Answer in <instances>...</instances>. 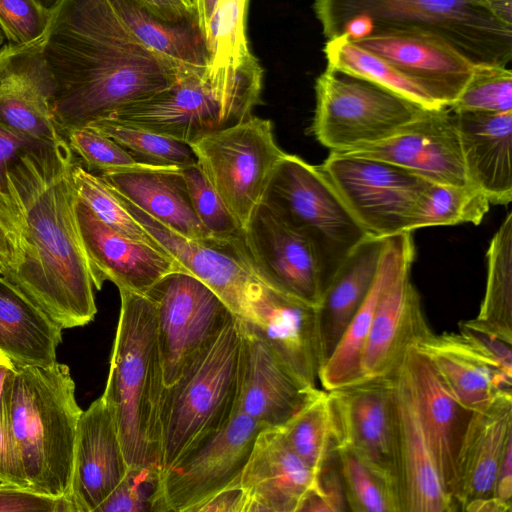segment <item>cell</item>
<instances>
[{"instance_id":"cell-1","label":"cell","mask_w":512,"mask_h":512,"mask_svg":"<svg viewBox=\"0 0 512 512\" xmlns=\"http://www.w3.org/2000/svg\"><path fill=\"white\" fill-rule=\"evenodd\" d=\"M44 53L54 81L52 117L64 138L151 98L192 69L142 44L109 0H61L50 13Z\"/></svg>"},{"instance_id":"cell-2","label":"cell","mask_w":512,"mask_h":512,"mask_svg":"<svg viewBox=\"0 0 512 512\" xmlns=\"http://www.w3.org/2000/svg\"><path fill=\"white\" fill-rule=\"evenodd\" d=\"M77 161L61 137L22 154L8 175L24 222L21 263L1 276L61 329L84 326L97 312L77 220Z\"/></svg>"},{"instance_id":"cell-3","label":"cell","mask_w":512,"mask_h":512,"mask_svg":"<svg viewBox=\"0 0 512 512\" xmlns=\"http://www.w3.org/2000/svg\"><path fill=\"white\" fill-rule=\"evenodd\" d=\"M323 35L385 30L434 34L474 64L512 59V0H314Z\"/></svg>"},{"instance_id":"cell-4","label":"cell","mask_w":512,"mask_h":512,"mask_svg":"<svg viewBox=\"0 0 512 512\" xmlns=\"http://www.w3.org/2000/svg\"><path fill=\"white\" fill-rule=\"evenodd\" d=\"M120 292V313L102 395L117 425L128 466L161 465L165 390L154 307L143 294Z\"/></svg>"},{"instance_id":"cell-5","label":"cell","mask_w":512,"mask_h":512,"mask_svg":"<svg viewBox=\"0 0 512 512\" xmlns=\"http://www.w3.org/2000/svg\"><path fill=\"white\" fill-rule=\"evenodd\" d=\"M3 402L30 488L68 495L82 409L66 364L15 366Z\"/></svg>"},{"instance_id":"cell-6","label":"cell","mask_w":512,"mask_h":512,"mask_svg":"<svg viewBox=\"0 0 512 512\" xmlns=\"http://www.w3.org/2000/svg\"><path fill=\"white\" fill-rule=\"evenodd\" d=\"M262 82L253 54L237 68L186 69L169 88L109 118L191 144L252 116Z\"/></svg>"},{"instance_id":"cell-7","label":"cell","mask_w":512,"mask_h":512,"mask_svg":"<svg viewBox=\"0 0 512 512\" xmlns=\"http://www.w3.org/2000/svg\"><path fill=\"white\" fill-rule=\"evenodd\" d=\"M242 326L231 319L165 387L161 404V466L225 427L237 414Z\"/></svg>"},{"instance_id":"cell-8","label":"cell","mask_w":512,"mask_h":512,"mask_svg":"<svg viewBox=\"0 0 512 512\" xmlns=\"http://www.w3.org/2000/svg\"><path fill=\"white\" fill-rule=\"evenodd\" d=\"M262 203L309 241L323 292L350 253L370 237L319 166L297 155L285 153Z\"/></svg>"},{"instance_id":"cell-9","label":"cell","mask_w":512,"mask_h":512,"mask_svg":"<svg viewBox=\"0 0 512 512\" xmlns=\"http://www.w3.org/2000/svg\"><path fill=\"white\" fill-rule=\"evenodd\" d=\"M312 133L330 152L380 142L427 108L372 82L331 70L315 82Z\"/></svg>"},{"instance_id":"cell-10","label":"cell","mask_w":512,"mask_h":512,"mask_svg":"<svg viewBox=\"0 0 512 512\" xmlns=\"http://www.w3.org/2000/svg\"><path fill=\"white\" fill-rule=\"evenodd\" d=\"M189 145L206 179L245 229L285 155L272 122L250 116Z\"/></svg>"},{"instance_id":"cell-11","label":"cell","mask_w":512,"mask_h":512,"mask_svg":"<svg viewBox=\"0 0 512 512\" xmlns=\"http://www.w3.org/2000/svg\"><path fill=\"white\" fill-rule=\"evenodd\" d=\"M365 232L387 238L410 226L432 182L396 164L330 152L319 165Z\"/></svg>"},{"instance_id":"cell-12","label":"cell","mask_w":512,"mask_h":512,"mask_svg":"<svg viewBox=\"0 0 512 512\" xmlns=\"http://www.w3.org/2000/svg\"><path fill=\"white\" fill-rule=\"evenodd\" d=\"M145 296L154 307L167 387L235 316L207 285L185 271L167 274Z\"/></svg>"},{"instance_id":"cell-13","label":"cell","mask_w":512,"mask_h":512,"mask_svg":"<svg viewBox=\"0 0 512 512\" xmlns=\"http://www.w3.org/2000/svg\"><path fill=\"white\" fill-rule=\"evenodd\" d=\"M394 375L329 390L327 400L335 447L351 448L401 498Z\"/></svg>"},{"instance_id":"cell-14","label":"cell","mask_w":512,"mask_h":512,"mask_svg":"<svg viewBox=\"0 0 512 512\" xmlns=\"http://www.w3.org/2000/svg\"><path fill=\"white\" fill-rule=\"evenodd\" d=\"M114 192L127 210L178 261L185 272L207 285L226 304L235 318L247 323L253 320L255 308L266 285L253 270L244 240L231 242L213 237H184Z\"/></svg>"},{"instance_id":"cell-15","label":"cell","mask_w":512,"mask_h":512,"mask_svg":"<svg viewBox=\"0 0 512 512\" xmlns=\"http://www.w3.org/2000/svg\"><path fill=\"white\" fill-rule=\"evenodd\" d=\"M416 347L428 357L457 402L470 412L512 394L511 344L462 322L457 333H432Z\"/></svg>"},{"instance_id":"cell-16","label":"cell","mask_w":512,"mask_h":512,"mask_svg":"<svg viewBox=\"0 0 512 512\" xmlns=\"http://www.w3.org/2000/svg\"><path fill=\"white\" fill-rule=\"evenodd\" d=\"M265 428L237 413L225 427L163 469L169 511L194 512L217 492L240 483L255 439Z\"/></svg>"},{"instance_id":"cell-17","label":"cell","mask_w":512,"mask_h":512,"mask_svg":"<svg viewBox=\"0 0 512 512\" xmlns=\"http://www.w3.org/2000/svg\"><path fill=\"white\" fill-rule=\"evenodd\" d=\"M340 153L387 161L432 183L471 185L455 114L449 107L427 109L390 137Z\"/></svg>"},{"instance_id":"cell-18","label":"cell","mask_w":512,"mask_h":512,"mask_svg":"<svg viewBox=\"0 0 512 512\" xmlns=\"http://www.w3.org/2000/svg\"><path fill=\"white\" fill-rule=\"evenodd\" d=\"M414 256L415 247L401 257L381 290L363 352L361 381L392 376L408 349L434 333L411 281Z\"/></svg>"},{"instance_id":"cell-19","label":"cell","mask_w":512,"mask_h":512,"mask_svg":"<svg viewBox=\"0 0 512 512\" xmlns=\"http://www.w3.org/2000/svg\"><path fill=\"white\" fill-rule=\"evenodd\" d=\"M244 245L253 270L265 285L319 304L323 284L313 247L264 203L244 229Z\"/></svg>"},{"instance_id":"cell-20","label":"cell","mask_w":512,"mask_h":512,"mask_svg":"<svg viewBox=\"0 0 512 512\" xmlns=\"http://www.w3.org/2000/svg\"><path fill=\"white\" fill-rule=\"evenodd\" d=\"M350 40L387 61L443 107L455 102L475 67L446 41L421 30L374 31Z\"/></svg>"},{"instance_id":"cell-21","label":"cell","mask_w":512,"mask_h":512,"mask_svg":"<svg viewBox=\"0 0 512 512\" xmlns=\"http://www.w3.org/2000/svg\"><path fill=\"white\" fill-rule=\"evenodd\" d=\"M54 81L44 36L0 48V123L30 139L53 143L62 136L52 117Z\"/></svg>"},{"instance_id":"cell-22","label":"cell","mask_w":512,"mask_h":512,"mask_svg":"<svg viewBox=\"0 0 512 512\" xmlns=\"http://www.w3.org/2000/svg\"><path fill=\"white\" fill-rule=\"evenodd\" d=\"M77 220L94 288L105 281L119 290L145 293L161 278L184 271L164 248L125 237L99 220L78 198Z\"/></svg>"},{"instance_id":"cell-23","label":"cell","mask_w":512,"mask_h":512,"mask_svg":"<svg viewBox=\"0 0 512 512\" xmlns=\"http://www.w3.org/2000/svg\"><path fill=\"white\" fill-rule=\"evenodd\" d=\"M237 413L267 428H282L317 392L304 386L268 344L243 322Z\"/></svg>"},{"instance_id":"cell-24","label":"cell","mask_w":512,"mask_h":512,"mask_svg":"<svg viewBox=\"0 0 512 512\" xmlns=\"http://www.w3.org/2000/svg\"><path fill=\"white\" fill-rule=\"evenodd\" d=\"M128 467L117 425L101 396L82 411L78 421L68 493L76 512H95Z\"/></svg>"},{"instance_id":"cell-25","label":"cell","mask_w":512,"mask_h":512,"mask_svg":"<svg viewBox=\"0 0 512 512\" xmlns=\"http://www.w3.org/2000/svg\"><path fill=\"white\" fill-rule=\"evenodd\" d=\"M317 475L288 445L277 428L257 435L242 471L245 512H298L317 487Z\"/></svg>"},{"instance_id":"cell-26","label":"cell","mask_w":512,"mask_h":512,"mask_svg":"<svg viewBox=\"0 0 512 512\" xmlns=\"http://www.w3.org/2000/svg\"><path fill=\"white\" fill-rule=\"evenodd\" d=\"M243 323L304 386L317 388L322 367L317 306L266 285L253 320Z\"/></svg>"},{"instance_id":"cell-27","label":"cell","mask_w":512,"mask_h":512,"mask_svg":"<svg viewBox=\"0 0 512 512\" xmlns=\"http://www.w3.org/2000/svg\"><path fill=\"white\" fill-rule=\"evenodd\" d=\"M400 369L446 490L454 502L456 457L472 412L457 402L428 357L417 347L408 349Z\"/></svg>"},{"instance_id":"cell-28","label":"cell","mask_w":512,"mask_h":512,"mask_svg":"<svg viewBox=\"0 0 512 512\" xmlns=\"http://www.w3.org/2000/svg\"><path fill=\"white\" fill-rule=\"evenodd\" d=\"M394 396L403 512L456 511L400 366L394 375Z\"/></svg>"},{"instance_id":"cell-29","label":"cell","mask_w":512,"mask_h":512,"mask_svg":"<svg viewBox=\"0 0 512 512\" xmlns=\"http://www.w3.org/2000/svg\"><path fill=\"white\" fill-rule=\"evenodd\" d=\"M512 443V394L472 412L456 457L453 499L457 510L472 500L494 496L496 477Z\"/></svg>"},{"instance_id":"cell-30","label":"cell","mask_w":512,"mask_h":512,"mask_svg":"<svg viewBox=\"0 0 512 512\" xmlns=\"http://www.w3.org/2000/svg\"><path fill=\"white\" fill-rule=\"evenodd\" d=\"M453 112L471 185L490 204L508 205L512 200V111Z\"/></svg>"},{"instance_id":"cell-31","label":"cell","mask_w":512,"mask_h":512,"mask_svg":"<svg viewBox=\"0 0 512 512\" xmlns=\"http://www.w3.org/2000/svg\"><path fill=\"white\" fill-rule=\"evenodd\" d=\"M99 175L114 191L174 232L190 239L212 237L192 207L181 168L148 166Z\"/></svg>"},{"instance_id":"cell-32","label":"cell","mask_w":512,"mask_h":512,"mask_svg":"<svg viewBox=\"0 0 512 512\" xmlns=\"http://www.w3.org/2000/svg\"><path fill=\"white\" fill-rule=\"evenodd\" d=\"M385 243L386 238L368 237L362 241L324 290L317 305L322 366L368 295L379 269Z\"/></svg>"},{"instance_id":"cell-33","label":"cell","mask_w":512,"mask_h":512,"mask_svg":"<svg viewBox=\"0 0 512 512\" xmlns=\"http://www.w3.org/2000/svg\"><path fill=\"white\" fill-rule=\"evenodd\" d=\"M62 329L0 276V353L15 366H50Z\"/></svg>"},{"instance_id":"cell-34","label":"cell","mask_w":512,"mask_h":512,"mask_svg":"<svg viewBox=\"0 0 512 512\" xmlns=\"http://www.w3.org/2000/svg\"><path fill=\"white\" fill-rule=\"evenodd\" d=\"M414 246L412 232L386 238L375 281L352 318L331 356L322 366L318 380L325 391L358 383L362 357L381 290L401 257Z\"/></svg>"},{"instance_id":"cell-35","label":"cell","mask_w":512,"mask_h":512,"mask_svg":"<svg viewBox=\"0 0 512 512\" xmlns=\"http://www.w3.org/2000/svg\"><path fill=\"white\" fill-rule=\"evenodd\" d=\"M130 32L150 50L182 68L205 69L209 51L198 18L170 23L158 17L141 0H109Z\"/></svg>"},{"instance_id":"cell-36","label":"cell","mask_w":512,"mask_h":512,"mask_svg":"<svg viewBox=\"0 0 512 512\" xmlns=\"http://www.w3.org/2000/svg\"><path fill=\"white\" fill-rule=\"evenodd\" d=\"M467 326L512 344V213L490 241L487 250V278L483 300Z\"/></svg>"},{"instance_id":"cell-37","label":"cell","mask_w":512,"mask_h":512,"mask_svg":"<svg viewBox=\"0 0 512 512\" xmlns=\"http://www.w3.org/2000/svg\"><path fill=\"white\" fill-rule=\"evenodd\" d=\"M323 53L331 70L382 86L427 109L443 107L387 61L353 43L347 34L327 39Z\"/></svg>"},{"instance_id":"cell-38","label":"cell","mask_w":512,"mask_h":512,"mask_svg":"<svg viewBox=\"0 0 512 512\" xmlns=\"http://www.w3.org/2000/svg\"><path fill=\"white\" fill-rule=\"evenodd\" d=\"M280 430L290 448L318 473L335 451L327 391L318 389Z\"/></svg>"},{"instance_id":"cell-39","label":"cell","mask_w":512,"mask_h":512,"mask_svg":"<svg viewBox=\"0 0 512 512\" xmlns=\"http://www.w3.org/2000/svg\"><path fill=\"white\" fill-rule=\"evenodd\" d=\"M88 126L112 138L143 164L175 168L197 164L191 146L174 138L112 118L97 120Z\"/></svg>"},{"instance_id":"cell-40","label":"cell","mask_w":512,"mask_h":512,"mask_svg":"<svg viewBox=\"0 0 512 512\" xmlns=\"http://www.w3.org/2000/svg\"><path fill=\"white\" fill-rule=\"evenodd\" d=\"M490 205L486 195L474 186L432 183L413 217L410 231L460 223L478 225Z\"/></svg>"},{"instance_id":"cell-41","label":"cell","mask_w":512,"mask_h":512,"mask_svg":"<svg viewBox=\"0 0 512 512\" xmlns=\"http://www.w3.org/2000/svg\"><path fill=\"white\" fill-rule=\"evenodd\" d=\"M347 508L354 512H403L399 494L351 448L336 446Z\"/></svg>"},{"instance_id":"cell-42","label":"cell","mask_w":512,"mask_h":512,"mask_svg":"<svg viewBox=\"0 0 512 512\" xmlns=\"http://www.w3.org/2000/svg\"><path fill=\"white\" fill-rule=\"evenodd\" d=\"M72 176L78 198L104 224L130 239L160 246L100 175L88 171L77 160Z\"/></svg>"},{"instance_id":"cell-43","label":"cell","mask_w":512,"mask_h":512,"mask_svg":"<svg viewBox=\"0 0 512 512\" xmlns=\"http://www.w3.org/2000/svg\"><path fill=\"white\" fill-rule=\"evenodd\" d=\"M248 2L217 0L206 37L211 71L237 68L252 54L246 37Z\"/></svg>"},{"instance_id":"cell-44","label":"cell","mask_w":512,"mask_h":512,"mask_svg":"<svg viewBox=\"0 0 512 512\" xmlns=\"http://www.w3.org/2000/svg\"><path fill=\"white\" fill-rule=\"evenodd\" d=\"M160 464L128 467L124 477L95 512H167Z\"/></svg>"},{"instance_id":"cell-45","label":"cell","mask_w":512,"mask_h":512,"mask_svg":"<svg viewBox=\"0 0 512 512\" xmlns=\"http://www.w3.org/2000/svg\"><path fill=\"white\" fill-rule=\"evenodd\" d=\"M453 111H512V72L506 66L475 64L466 86L449 106Z\"/></svg>"},{"instance_id":"cell-46","label":"cell","mask_w":512,"mask_h":512,"mask_svg":"<svg viewBox=\"0 0 512 512\" xmlns=\"http://www.w3.org/2000/svg\"><path fill=\"white\" fill-rule=\"evenodd\" d=\"M192 207L208 233L219 240L240 242L244 229L206 179L198 164L181 168Z\"/></svg>"},{"instance_id":"cell-47","label":"cell","mask_w":512,"mask_h":512,"mask_svg":"<svg viewBox=\"0 0 512 512\" xmlns=\"http://www.w3.org/2000/svg\"><path fill=\"white\" fill-rule=\"evenodd\" d=\"M72 152L88 171L100 174L139 169L152 165L137 161L107 135L89 126L71 130L65 136Z\"/></svg>"},{"instance_id":"cell-48","label":"cell","mask_w":512,"mask_h":512,"mask_svg":"<svg viewBox=\"0 0 512 512\" xmlns=\"http://www.w3.org/2000/svg\"><path fill=\"white\" fill-rule=\"evenodd\" d=\"M43 144L46 143L25 137L0 123V223L22 247L24 244L23 215L10 183L8 171L12 163L22 154Z\"/></svg>"},{"instance_id":"cell-49","label":"cell","mask_w":512,"mask_h":512,"mask_svg":"<svg viewBox=\"0 0 512 512\" xmlns=\"http://www.w3.org/2000/svg\"><path fill=\"white\" fill-rule=\"evenodd\" d=\"M50 13L38 0H0V29L9 43H28L44 36Z\"/></svg>"},{"instance_id":"cell-50","label":"cell","mask_w":512,"mask_h":512,"mask_svg":"<svg viewBox=\"0 0 512 512\" xmlns=\"http://www.w3.org/2000/svg\"><path fill=\"white\" fill-rule=\"evenodd\" d=\"M345 491L335 451L317 475V487L301 504L298 512H341L347 510Z\"/></svg>"},{"instance_id":"cell-51","label":"cell","mask_w":512,"mask_h":512,"mask_svg":"<svg viewBox=\"0 0 512 512\" xmlns=\"http://www.w3.org/2000/svg\"><path fill=\"white\" fill-rule=\"evenodd\" d=\"M76 512L68 497L53 496L29 487L0 483V512Z\"/></svg>"},{"instance_id":"cell-52","label":"cell","mask_w":512,"mask_h":512,"mask_svg":"<svg viewBox=\"0 0 512 512\" xmlns=\"http://www.w3.org/2000/svg\"><path fill=\"white\" fill-rule=\"evenodd\" d=\"M0 483L29 487L10 431L3 398L0 402Z\"/></svg>"},{"instance_id":"cell-53","label":"cell","mask_w":512,"mask_h":512,"mask_svg":"<svg viewBox=\"0 0 512 512\" xmlns=\"http://www.w3.org/2000/svg\"><path fill=\"white\" fill-rule=\"evenodd\" d=\"M246 504V492L238 483L217 492L194 512H245Z\"/></svg>"},{"instance_id":"cell-54","label":"cell","mask_w":512,"mask_h":512,"mask_svg":"<svg viewBox=\"0 0 512 512\" xmlns=\"http://www.w3.org/2000/svg\"><path fill=\"white\" fill-rule=\"evenodd\" d=\"M161 19L184 23L198 18L192 0H141Z\"/></svg>"},{"instance_id":"cell-55","label":"cell","mask_w":512,"mask_h":512,"mask_svg":"<svg viewBox=\"0 0 512 512\" xmlns=\"http://www.w3.org/2000/svg\"><path fill=\"white\" fill-rule=\"evenodd\" d=\"M23 247L0 223V276L14 270L22 261Z\"/></svg>"},{"instance_id":"cell-56","label":"cell","mask_w":512,"mask_h":512,"mask_svg":"<svg viewBox=\"0 0 512 512\" xmlns=\"http://www.w3.org/2000/svg\"><path fill=\"white\" fill-rule=\"evenodd\" d=\"M494 496L505 504L512 506V443L507 446L500 462Z\"/></svg>"},{"instance_id":"cell-57","label":"cell","mask_w":512,"mask_h":512,"mask_svg":"<svg viewBox=\"0 0 512 512\" xmlns=\"http://www.w3.org/2000/svg\"><path fill=\"white\" fill-rule=\"evenodd\" d=\"M509 506L495 496L470 501L463 509L467 512H511Z\"/></svg>"},{"instance_id":"cell-58","label":"cell","mask_w":512,"mask_h":512,"mask_svg":"<svg viewBox=\"0 0 512 512\" xmlns=\"http://www.w3.org/2000/svg\"><path fill=\"white\" fill-rule=\"evenodd\" d=\"M192 2L198 16L200 28L206 39L217 0H192Z\"/></svg>"},{"instance_id":"cell-59","label":"cell","mask_w":512,"mask_h":512,"mask_svg":"<svg viewBox=\"0 0 512 512\" xmlns=\"http://www.w3.org/2000/svg\"><path fill=\"white\" fill-rule=\"evenodd\" d=\"M15 370L13 362L5 355L0 353V402L5 386Z\"/></svg>"},{"instance_id":"cell-60","label":"cell","mask_w":512,"mask_h":512,"mask_svg":"<svg viewBox=\"0 0 512 512\" xmlns=\"http://www.w3.org/2000/svg\"><path fill=\"white\" fill-rule=\"evenodd\" d=\"M38 1L46 10L51 12L60 3L61 0H38Z\"/></svg>"},{"instance_id":"cell-61","label":"cell","mask_w":512,"mask_h":512,"mask_svg":"<svg viewBox=\"0 0 512 512\" xmlns=\"http://www.w3.org/2000/svg\"><path fill=\"white\" fill-rule=\"evenodd\" d=\"M4 40H5L4 34L2 33V31L0 29V48L3 46Z\"/></svg>"}]
</instances>
